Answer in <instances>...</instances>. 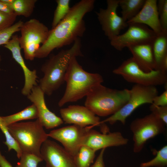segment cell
<instances>
[{"label": "cell", "mask_w": 167, "mask_h": 167, "mask_svg": "<svg viewBox=\"0 0 167 167\" xmlns=\"http://www.w3.org/2000/svg\"><path fill=\"white\" fill-rule=\"evenodd\" d=\"M76 58H72L66 73L64 81L66 87L64 95L58 102L59 107L86 96L94 87L104 81L100 74L89 73L83 69Z\"/></svg>", "instance_id": "3957f363"}, {"label": "cell", "mask_w": 167, "mask_h": 167, "mask_svg": "<svg viewBox=\"0 0 167 167\" xmlns=\"http://www.w3.org/2000/svg\"><path fill=\"white\" fill-rule=\"evenodd\" d=\"M127 48L133 58L143 71L148 72L156 70L152 43L132 45Z\"/></svg>", "instance_id": "d6986e66"}, {"label": "cell", "mask_w": 167, "mask_h": 167, "mask_svg": "<svg viewBox=\"0 0 167 167\" xmlns=\"http://www.w3.org/2000/svg\"><path fill=\"white\" fill-rule=\"evenodd\" d=\"M130 90V96L127 103L116 113L101 121V124L108 122L113 125L120 121L124 125L126 118L137 108L144 104H152L153 98L158 94L157 89L153 86L135 84Z\"/></svg>", "instance_id": "ba28073f"}, {"label": "cell", "mask_w": 167, "mask_h": 167, "mask_svg": "<svg viewBox=\"0 0 167 167\" xmlns=\"http://www.w3.org/2000/svg\"><path fill=\"white\" fill-rule=\"evenodd\" d=\"M96 152L87 146H81L74 156L76 167H90L93 163Z\"/></svg>", "instance_id": "603a6c76"}, {"label": "cell", "mask_w": 167, "mask_h": 167, "mask_svg": "<svg viewBox=\"0 0 167 167\" xmlns=\"http://www.w3.org/2000/svg\"><path fill=\"white\" fill-rule=\"evenodd\" d=\"M57 6L54 11L52 23V29L57 25L67 15L71 7L70 0H57Z\"/></svg>", "instance_id": "d4e9b609"}, {"label": "cell", "mask_w": 167, "mask_h": 167, "mask_svg": "<svg viewBox=\"0 0 167 167\" xmlns=\"http://www.w3.org/2000/svg\"><path fill=\"white\" fill-rule=\"evenodd\" d=\"M113 72L122 76L128 82L142 85L156 87L166 84L167 82L166 73L155 70L145 72L139 67L132 57L124 61Z\"/></svg>", "instance_id": "52a82bcc"}, {"label": "cell", "mask_w": 167, "mask_h": 167, "mask_svg": "<svg viewBox=\"0 0 167 167\" xmlns=\"http://www.w3.org/2000/svg\"><path fill=\"white\" fill-rule=\"evenodd\" d=\"M1 1L7 4L12 6L15 0H1Z\"/></svg>", "instance_id": "8d00e7d4"}, {"label": "cell", "mask_w": 167, "mask_h": 167, "mask_svg": "<svg viewBox=\"0 0 167 167\" xmlns=\"http://www.w3.org/2000/svg\"><path fill=\"white\" fill-rule=\"evenodd\" d=\"M0 129L4 134L6 141L3 142L7 147L8 151L12 149L14 150L16 153L18 158H20L23 152L16 141L10 134L8 127L2 121L1 116H0Z\"/></svg>", "instance_id": "484cf974"}, {"label": "cell", "mask_w": 167, "mask_h": 167, "mask_svg": "<svg viewBox=\"0 0 167 167\" xmlns=\"http://www.w3.org/2000/svg\"><path fill=\"white\" fill-rule=\"evenodd\" d=\"M1 60H2V57H1V56L0 55V62L1 61ZM1 70V68L0 67V71Z\"/></svg>", "instance_id": "74e56055"}, {"label": "cell", "mask_w": 167, "mask_h": 167, "mask_svg": "<svg viewBox=\"0 0 167 167\" xmlns=\"http://www.w3.org/2000/svg\"><path fill=\"white\" fill-rule=\"evenodd\" d=\"M107 7L96 12L97 19L105 35L110 41L119 35L128 26L126 22L117 14L119 0H107Z\"/></svg>", "instance_id": "7c38bea8"}, {"label": "cell", "mask_w": 167, "mask_h": 167, "mask_svg": "<svg viewBox=\"0 0 167 167\" xmlns=\"http://www.w3.org/2000/svg\"><path fill=\"white\" fill-rule=\"evenodd\" d=\"M151 113L161 120L165 125L167 124V106L150 107Z\"/></svg>", "instance_id": "1f68e13d"}, {"label": "cell", "mask_w": 167, "mask_h": 167, "mask_svg": "<svg viewBox=\"0 0 167 167\" xmlns=\"http://www.w3.org/2000/svg\"><path fill=\"white\" fill-rule=\"evenodd\" d=\"M105 149L104 148L101 149L95 161L90 167H105L104 155Z\"/></svg>", "instance_id": "836d02e7"}, {"label": "cell", "mask_w": 167, "mask_h": 167, "mask_svg": "<svg viewBox=\"0 0 167 167\" xmlns=\"http://www.w3.org/2000/svg\"><path fill=\"white\" fill-rule=\"evenodd\" d=\"M46 167L45 166H44V167Z\"/></svg>", "instance_id": "f35d334b"}, {"label": "cell", "mask_w": 167, "mask_h": 167, "mask_svg": "<svg viewBox=\"0 0 167 167\" xmlns=\"http://www.w3.org/2000/svg\"><path fill=\"white\" fill-rule=\"evenodd\" d=\"M19 42L23 49L25 59L33 60L35 53L41 45L47 40L50 30L44 24L35 19L24 22L20 30Z\"/></svg>", "instance_id": "8992f818"}, {"label": "cell", "mask_w": 167, "mask_h": 167, "mask_svg": "<svg viewBox=\"0 0 167 167\" xmlns=\"http://www.w3.org/2000/svg\"><path fill=\"white\" fill-rule=\"evenodd\" d=\"M128 141L119 132L101 133L91 129L85 135L82 145L87 146L96 151L109 147L126 145Z\"/></svg>", "instance_id": "9a60e30c"}, {"label": "cell", "mask_w": 167, "mask_h": 167, "mask_svg": "<svg viewBox=\"0 0 167 167\" xmlns=\"http://www.w3.org/2000/svg\"><path fill=\"white\" fill-rule=\"evenodd\" d=\"M151 105L154 106H167V89L160 95L156 96Z\"/></svg>", "instance_id": "d6a6232c"}, {"label": "cell", "mask_w": 167, "mask_h": 167, "mask_svg": "<svg viewBox=\"0 0 167 167\" xmlns=\"http://www.w3.org/2000/svg\"><path fill=\"white\" fill-rule=\"evenodd\" d=\"M130 90L110 88L101 84L94 87L86 96L85 106L96 115H112L128 102Z\"/></svg>", "instance_id": "277c9868"}, {"label": "cell", "mask_w": 167, "mask_h": 167, "mask_svg": "<svg viewBox=\"0 0 167 167\" xmlns=\"http://www.w3.org/2000/svg\"><path fill=\"white\" fill-rule=\"evenodd\" d=\"M60 113L65 123L82 127L101 126L100 118L85 106L77 105L61 109Z\"/></svg>", "instance_id": "5bb4252c"}, {"label": "cell", "mask_w": 167, "mask_h": 167, "mask_svg": "<svg viewBox=\"0 0 167 167\" xmlns=\"http://www.w3.org/2000/svg\"><path fill=\"white\" fill-rule=\"evenodd\" d=\"M40 154L46 167H77L74 157L54 141L47 139L44 141Z\"/></svg>", "instance_id": "4fadbf2b"}, {"label": "cell", "mask_w": 167, "mask_h": 167, "mask_svg": "<svg viewBox=\"0 0 167 167\" xmlns=\"http://www.w3.org/2000/svg\"><path fill=\"white\" fill-rule=\"evenodd\" d=\"M145 0H119L122 17L126 22L135 17L143 7Z\"/></svg>", "instance_id": "44dd1931"}, {"label": "cell", "mask_w": 167, "mask_h": 167, "mask_svg": "<svg viewBox=\"0 0 167 167\" xmlns=\"http://www.w3.org/2000/svg\"></svg>", "instance_id": "ab89813d"}, {"label": "cell", "mask_w": 167, "mask_h": 167, "mask_svg": "<svg viewBox=\"0 0 167 167\" xmlns=\"http://www.w3.org/2000/svg\"><path fill=\"white\" fill-rule=\"evenodd\" d=\"M167 165V146L165 145L158 151L156 156L148 161L142 163L140 167H166Z\"/></svg>", "instance_id": "4316f807"}, {"label": "cell", "mask_w": 167, "mask_h": 167, "mask_svg": "<svg viewBox=\"0 0 167 167\" xmlns=\"http://www.w3.org/2000/svg\"><path fill=\"white\" fill-rule=\"evenodd\" d=\"M92 128L91 126L82 127L73 124L53 130L48 135L61 143L65 150L74 157L82 145L86 134Z\"/></svg>", "instance_id": "8fae6325"}, {"label": "cell", "mask_w": 167, "mask_h": 167, "mask_svg": "<svg viewBox=\"0 0 167 167\" xmlns=\"http://www.w3.org/2000/svg\"><path fill=\"white\" fill-rule=\"evenodd\" d=\"M19 37L17 34L13 35L8 42L4 46L11 52L13 58L22 69L24 77V83L21 90L24 96H27L32 88L37 85V76L36 70H30L27 66L21 53V49L19 42Z\"/></svg>", "instance_id": "e0dca14e"}, {"label": "cell", "mask_w": 167, "mask_h": 167, "mask_svg": "<svg viewBox=\"0 0 167 167\" xmlns=\"http://www.w3.org/2000/svg\"><path fill=\"white\" fill-rule=\"evenodd\" d=\"M95 2L94 0H81L71 7L65 18L50 30L47 40L36 51L35 58H45L53 50L69 45L82 37L86 29L84 17L93 10Z\"/></svg>", "instance_id": "6da1fadb"}, {"label": "cell", "mask_w": 167, "mask_h": 167, "mask_svg": "<svg viewBox=\"0 0 167 167\" xmlns=\"http://www.w3.org/2000/svg\"><path fill=\"white\" fill-rule=\"evenodd\" d=\"M0 11L11 14L14 13L12 6L7 4L0 0Z\"/></svg>", "instance_id": "e575fe53"}, {"label": "cell", "mask_w": 167, "mask_h": 167, "mask_svg": "<svg viewBox=\"0 0 167 167\" xmlns=\"http://www.w3.org/2000/svg\"><path fill=\"white\" fill-rule=\"evenodd\" d=\"M1 117L4 124L7 126L21 120L36 119L38 118V113L36 106L32 104L18 113Z\"/></svg>", "instance_id": "7402d4cb"}, {"label": "cell", "mask_w": 167, "mask_h": 167, "mask_svg": "<svg viewBox=\"0 0 167 167\" xmlns=\"http://www.w3.org/2000/svg\"><path fill=\"white\" fill-rule=\"evenodd\" d=\"M81 48L79 38L70 48L62 49L51 56L42 65L41 70L44 76L40 79L38 86L45 94L51 96L65 82V74L72 58L83 56Z\"/></svg>", "instance_id": "7a4b0ae2"}, {"label": "cell", "mask_w": 167, "mask_h": 167, "mask_svg": "<svg viewBox=\"0 0 167 167\" xmlns=\"http://www.w3.org/2000/svg\"><path fill=\"white\" fill-rule=\"evenodd\" d=\"M17 16L15 13L10 14L0 11V31L13 25Z\"/></svg>", "instance_id": "4dcf8cb0"}, {"label": "cell", "mask_w": 167, "mask_h": 167, "mask_svg": "<svg viewBox=\"0 0 167 167\" xmlns=\"http://www.w3.org/2000/svg\"><path fill=\"white\" fill-rule=\"evenodd\" d=\"M152 45L155 70H158L162 62L167 57V31H163L157 35L152 43Z\"/></svg>", "instance_id": "ffe728a7"}, {"label": "cell", "mask_w": 167, "mask_h": 167, "mask_svg": "<svg viewBox=\"0 0 167 167\" xmlns=\"http://www.w3.org/2000/svg\"><path fill=\"white\" fill-rule=\"evenodd\" d=\"M0 167H13L11 164L2 155L0 151Z\"/></svg>", "instance_id": "d590c367"}, {"label": "cell", "mask_w": 167, "mask_h": 167, "mask_svg": "<svg viewBox=\"0 0 167 167\" xmlns=\"http://www.w3.org/2000/svg\"><path fill=\"white\" fill-rule=\"evenodd\" d=\"M156 0H145L138 13L126 22L127 24L139 23L149 27L156 35L163 31L160 23Z\"/></svg>", "instance_id": "ac0fdd59"}, {"label": "cell", "mask_w": 167, "mask_h": 167, "mask_svg": "<svg viewBox=\"0 0 167 167\" xmlns=\"http://www.w3.org/2000/svg\"><path fill=\"white\" fill-rule=\"evenodd\" d=\"M36 0H15L12 8L15 14L17 16L30 17L32 14Z\"/></svg>", "instance_id": "cb8c5ba5"}, {"label": "cell", "mask_w": 167, "mask_h": 167, "mask_svg": "<svg viewBox=\"0 0 167 167\" xmlns=\"http://www.w3.org/2000/svg\"><path fill=\"white\" fill-rule=\"evenodd\" d=\"M165 125L161 120L151 113L132 121L130 128L133 134V152L136 153L141 152L148 140L165 131Z\"/></svg>", "instance_id": "9c48e42d"}, {"label": "cell", "mask_w": 167, "mask_h": 167, "mask_svg": "<svg viewBox=\"0 0 167 167\" xmlns=\"http://www.w3.org/2000/svg\"><path fill=\"white\" fill-rule=\"evenodd\" d=\"M128 25L125 32L110 41L111 45L118 51L132 45L152 43L157 35L145 25L134 23Z\"/></svg>", "instance_id": "30bf717a"}, {"label": "cell", "mask_w": 167, "mask_h": 167, "mask_svg": "<svg viewBox=\"0 0 167 167\" xmlns=\"http://www.w3.org/2000/svg\"><path fill=\"white\" fill-rule=\"evenodd\" d=\"M23 23L19 20L9 27L0 31V45L6 44L14 33L20 31Z\"/></svg>", "instance_id": "f1b7e54d"}, {"label": "cell", "mask_w": 167, "mask_h": 167, "mask_svg": "<svg viewBox=\"0 0 167 167\" xmlns=\"http://www.w3.org/2000/svg\"><path fill=\"white\" fill-rule=\"evenodd\" d=\"M45 94L38 85L34 86L27 98L36 106L38 113V118L43 127L46 129H52L62 124V119L51 111L46 105Z\"/></svg>", "instance_id": "2e32d148"}, {"label": "cell", "mask_w": 167, "mask_h": 167, "mask_svg": "<svg viewBox=\"0 0 167 167\" xmlns=\"http://www.w3.org/2000/svg\"><path fill=\"white\" fill-rule=\"evenodd\" d=\"M19 159L15 167H37L39 163L43 161L41 157L25 153H23Z\"/></svg>", "instance_id": "83f0119b"}, {"label": "cell", "mask_w": 167, "mask_h": 167, "mask_svg": "<svg viewBox=\"0 0 167 167\" xmlns=\"http://www.w3.org/2000/svg\"><path fill=\"white\" fill-rule=\"evenodd\" d=\"M7 127L23 153L41 157V146L49 136L38 118L34 121L15 123Z\"/></svg>", "instance_id": "5b68a950"}, {"label": "cell", "mask_w": 167, "mask_h": 167, "mask_svg": "<svg viewBox=\"0 0 167 167\" xmlns=\"http://www.w3.org/2000/svg\"><path fill=\"white\" fill-rule=\"evenodd\" d=\"M160 23L163 31H167V0H159L157 3Z\"/></svg>", "instance_id": "f546056e"}]
</instances>
